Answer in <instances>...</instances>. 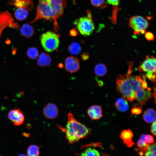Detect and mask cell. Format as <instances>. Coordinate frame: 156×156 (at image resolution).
I'll return each instance as SVG.
<instances>
[{
	"instance_id": "6da1fadb",
	"label": "cell",
	"mask_w": 156,
	"mask_h": 156,
	"mask_svg": "<svg viewBox=\"0 0 156 156\" xmlns=\"http://www.w3.org/2000/svg\"><path fill=\"white\" fill-rule=\"evenodd\" d=\"M63 10L62 0H38L36 16L29 23H33L42 19L52 21L54 31L56 32L59 29L57 20L62 15Z\"/></svg>"
},
{
	"instance_id": "7a4b0ae2",
	"label": "cell",
	"mask_w": 156,
	"mask_h": 156,
	"mask_svg": "<svg viewBox=\"0 0 156 156\" xmlns=\"http://www.w3.org/2000/svg\"><path fill=\"white\" fill-rule=\"evenodd\" d=\"M133 63V61L128 62L127 73L124 75L119 74L116 80L117 90L121 94L123 98L131 102L136 98V94L133 91L135 76L131 75Z\"/></svg>"
},
{
	"instance_id": "3957f363",
	"label": "cell",
	"mask_w": 156,
	"mask_h": 156,
	"mask_svg": "<svg viewBox=\"0 0 156 156\" xmlns=\"http://www.w3.org/2000/svg\"><path fill=\"white\" fill-rule=\"evenodd\" d=\"M62 129L65 133L66 139L70 144L86 138L91 131L90 129L75 119L73 114L71 113H69L68 114L66 128Z\"/></svg>"
},
{
	"instance_id": "277c9868",
	"label": "cell",
	"mask_w": 156,
	"mask_h": 156,
	"mask_svg": "<svg viewBox=\"0 0 156 156\" xmlns=\"http://www.w3.org/2000/svg\"><path fill=\"white\" fill-rule=\"evenodd\" d=\"M59 37L58 34L51 31L42 34L40 36V40L44 50L50 52L56 49L59 45Z\"/></svg>"
},
{
	"instance_id": "5b68a950",
	"label": "cell",
	"mask_w": 156,
	"mask_h": 156,
	"mask_svg": "<svg viewBox=\"0 0 156 156\" xmlns=\"http://www.w3.org/2000/svg\"><path fill=\"white\" fill-rule=\"evenodd\" d=\"M87 15L81 17L75 22L77 28L82 35L87 36L91 34L94 29L91 12L87 11Z\"/></svg>"
},
{
	"instance_id": "8992f818",
	"label": "cell",
	"mask_w": 156,
	"mask_h": 156,
	"mask_svg": "<svg viewBox=\"0 0 156 156\" xmlns=\"http://www.w3.org/2000/svg\"><path fill=\"white\" fill-rule=\"evenodd\" d=\"M148 21L143 17L139 15L131 17L129 21V25L135 32V34L140 32L144 34L149 26Z\"/></svg>"
},
{
	"instance_id": "52a82bcc",
	"label": "cell",
	"mask_w": 156,
	"mask_h": 156,
	"mask_svg": "<svg viewBox=\"0 0 156 156\" xmlns=\"http://www.w3.org/2000/svg\"><path fill=\"white\" fill-rule=\"evenodd\" d=\"M14 20L11 14L8 12H0V37L3 30L6 28L10 27L19 29V24L14 22Z\"/></svg>"
},
{
	"instance_id": "ba28073f",
	"label": "cell",
	"mask_w": 156,
	"mask_h": 156,
	"mask_svg": "<svg viewBox=\"0 0 156 156\" xmlns=\"http://www.w3.org/2000/svg\"><path fill=\"white\" fill-rule=\"evenodd\" d=\"M156 59L153 55H148L144 62L138 68L141 72L149 71L156 73Z\"/></svg>"
},
{
	"instance_id": "9c48e42d",
	"label": "cell",
	"mask_w": 156,
	"mask_h": 156,
	"mask_svg": "<svg viewBox=\"0 0 156 156\" xmlns=\"http://www.w3.org/2000/svg\"><path fill=\"white\" fill-rule=\"evenodd\" d=\"M8 4L14 6L16 9H25L29 12L34 6L32 0H10Z\"/></svg>"
},
{
	"instance_id": "30bf717a",
	"label": "cell",
	"mask_w": 156,
	"mask_h": 156,
	"mask_svg": "<svg viewBox=\"0 0 156 156\" xmlns=\"http://www.w3.org/2000/svg\"><path fill=\"white\" fill-rule=\"evenodd\" d=\"M8 117L16 126L22 125L24 120V117L23 113L19 109L10 110L8 114Z\"/></svg>"
},
{
	"instance_id": "8fae6325",
	"label": "cell",
	"mask_w": 156,
	"mask_h": 156,
	"mask_svg": "<svg viewBox=\"0 0 156 156\" xmlns=\"http://www.w3.org/2000/svg\"><path fill=\"white\" fill-rule=\"evenodd\" d=\"M65 67L66 70L69 73L76 72L80 68L79 60L73 56L67 57L65 61Z\"/></svg>"
},
{
	"instance_id": "7c38bea8",
	"label": "cell",
	"mask_w": 156,
	"mask_h": 156,
	"mask_svg": "<svg viewBox=\"0 0 156 156\" xmlns=\"http://www.w3.org/2000/svg\"><path fill=\"white\" fill-rule=\"evenodd\" d=\"M43 113L47 118L52 119L55 118L58 114V110L56 105L52 103L47 104L44 107Z\"/></svg>"
},
{
	"instance_id": "4fadbf2b",
	"label": "cell",
	"mask_w": 156,
	"mask_h": 156,
	"mask_svg": "<svg viewBox=\"0 0 156 156\" xmlns=\"http://www.w3.org/2000/svg\"><path fill=\"white\" fill-rule=\"evenodd\" d=\"M87 113L88 116L94 120L100 119L103 116L101 107L99 105L91 106L88 109Z\"/></svg>"
},
{
	"instance_id": "5bb4252c",
	"label": "cell",
	"mask_w": 156,
	"mask_h": 156,
	"mask_svg": "<svg viewBox=\"0 0 156 156\" xmlns=\"http://www.w3.org/2000/svg\"><path fill=\"white\" fill-rule=\"evenodd\" d=\"M133 136V133L131 131L130 129H127L124 130L122 131L120 137L127 146L130 147L134 144L132 140Z\"/></svg>"
},
{
	"instance_id": "9a60e30c",
	"label": "cell",
	"mask_w": 156,
	"mask_h": 156,
	"mask_svg": "<svg viewBox=\"0 0 156 156\" xmlns=\"http://www.w3.org/2000/svg\"><path fill=\"white\" fill-rule=\"evenodd\" d=\"M20 32L25 38L29 39L33 35L34 29L30 24L26 23L23 25L20 28Z\"/></svg>"
},
{
	"instance_id": "2e32d148",
	"label": "cell",
	"mask_w": 156,
	"mask_h": 156,
	"mask_svg": "<svg viewBox=\"0 0 156 156\" xmlns=\"http://www.w3.org/2000/svg\"><path fill=\"white\" fill-rule=\"evenodd\" d=\"M51 60L50 55L47 53H42L39 56L37 64L40 66H49L51 64Z\"/></svg>"
},
{
	"instance_id": "e0dca14e",
	"label": "cell",
	"mask_w": 156,
	"mask_h": 156,
	"mask_svg": "<svg viewBox=\"0 0 156 156\" xmlns=\"http://www.w3.org/2000/svg\"><path fill=\"white\" fill-rule=\"evenodd\" d=\"M155 111L152 108H149L144 112L143 118L144 120L148 123H151L155 120Z\"/></svg>"
},
{
	"instance_id": "ac0fdd59",
	"label": "cell",
	"mask_w": 156,
	"mask_h": 156,
	"mask_svg": "<svg viewBox=\"0 0 156 156\" xmlns=\"http://www.w3.org/2000/svg\"><path fill=\"white\" fill-rule=\"evenodd\" d=\"M115 106L118 110L122 112H126L129 108L127 102L123 98H120L117 100Z\"/></svg>"
},
{
	"instance_id": "d6986e66",
	"label": "cell",
	"mask_w": 156,
	"mask_h": 156,
	"mask_svg": "<svg viewBox=\"0 0 156 156\" xmlns=\"http://www.w3.org/2000/svg\"><path fill=\"white\" fill-rule=\"evenodd\" d=\"M29 12L25 9H16L14 11V16L17 20L23 21L27 17Z\"/></svg>"
},
{
	"instance_id": "ffe728a7",
	"label": "cell",
	"mask_w": 156,
	"mask_h": 156,
	"mask_svg": "<svg viewBox=\"0 0 156 156\" xmlns=\"http://www.w3.org/2000/svg\"><path fill=\"white\" fill-rule=\"evenodd\" d=\"M94 72L96 75L99 76H103L107 73V68L103 64H98L94 67Z\"/></svg>"
},
{
	"instance_id": "44dd1931",
	"label": "cell",
	"mask_w": 156,
	"mask_h": 156,
	"mask_svg": "<svg viewBox=\"0 0 156 156\" xmlns=\"http://www.w3.org/2000/svg\"><path fill=\"white\" fill-rule=\"evenodd\" d=\"M81 50L80 45L77 42L72 43L69 46L68 51L72 54L76 55L79 53Z\"/></svg>"
},
{
	"instance_id": "7402d4cb",
	"label": "cell",
	"mask_w": 156,
	"mask_h": 156,
	"mask_svg": "<svg viewBox=\"0 0 156 156\" xmlns=\"http://www.w3.org/2000/svg\"><path fill=\"white\" fill-rule=\"evenodd\" d=\"M28 156H38L40 154L39 148L37 145L32 144L28 147L27 151Z\"/></svg>"
},
{
	"instance_id": "603a6c76",
	"label": "cell",
	"mask_w": 156,
	"mask_h": 156,
	"mask_svg": "<svg viewBox=\"0 0 156 156\" xmlns=\"http://www.w3.org/2000/svg\"><path fill=\"white\" fill-rule=\"evenodd\" d=\"M27 56L30 59L35 60L38 55V51L36 47H31L28 48L27 51Z\"/></svg>"
},
{
	"instance_id": "cb8c5ba5",
	"label": "cell",
	"mask_w": 156,
	"mask_h": 156,
	"mask_svg": "<svg viewBox=\"0 0 156 156\" xmlns=\"http://www.w3.org/2000/svg\"><path fill=\"white\" fill-rule=\"evenodd\" d=\"M82 156H99L100 154L98 151L94 149L89 148L81 153Z\"/></svg>"
},
{
	"instance_id": "d4e9b609",
	"label": "cell",
	"mask_w": 156,
	"mask_h": 156,
	"mask_svg": "<svg viewBox=\"0 0 156 156\" xmlns=\"http://www.w3.org/2000/svg\"><path fill=\"white\" fill-rule=\"evenodd\" d=\"M156 143L149 144L147 150L144 154L146 156H155L156 154Z\"/></svg>"
},
{
	"instance_id": "484cf974",
	"label": "cell",
	"mask_w": 156,
	"mask_h": 156,
	"mask_svg": "<svg viewBox=\"0 0 156 156\" xmlns=\"http://www.w3.org/2000/svg\"><path fill=\"white\" fill-rule=\"evenodd\" d=\"M149 144L145 142L140 138L137 142V147L140 149V151L143 152H145L146 151Z\"/></svg>"
},
{
	"instance_id": "4316f807",
	"label": "cell",
	"mask_w": 156,
	"mask_h": 156,
	"mask_svg": "<svg viewBox=\"0 0 156 156\" xmlns=\"http://www.w3.org/2000/svg\"><path fill=\"white\" fill-rule=\"evenodd\" d=\"M140 138L148 144L153 143L155 141L153 137L149 134H142Z\"/></svg>"
},
{
	"instance_id": "83f0119b",
	"label": "cell",
	"mask_w": 156,
	"mask_h": 156,
	"mask_svg": "<svg viewBox=\"0 0 156 156\" xmlns=\"http://www.w3.org/2000/svg\"><path fill=\"white\" fill-rule=\"evenodd\" d=\"M142 111V105H140L137 106L135 105L131 110V115L133 114L139 115L141 114Z\"/></svg>"
},
{
	"instance_id": "f1b7e54d",
	"label": "cell",
	"mask_w": 156,
	"mask_h": 156,
	"mask_svg": "<svg viewBox=\"0 0 156 156\" xmlns=\"http://www.w3.org/2000/svg\"><path fill=\"white\" fill-rule=\"evenodd\" d=\"M146 77L153 82H156V73L151 71L147 72L146 75Z\"/></svg>"
},
{
	"instance_id": "f546056e",
	"label": "cell",
	"mask_w": 156,
	"mask_h": 156,
	"mask_svg": "<svg viewBox=\"0 0 156 156\" xmlns=\"http://www.w3.org/2000/svg\"><path fill=\"white\" fill-rule=\"evenodd\" d=\"M104 2L105 0H90L91 4L96 7H99L101 6Z\"/></svg>"
},
{
	"instance_id": "4dcf8cb0",
	"label": "cell",
	"mask_w": 156,
	"mask_h": 156,
	"mask_svg": "<svg viewBox=\"0 0 156 156\" xmlns=\"http://www.w3.org/2000/svg\"><path fill=\"white\" fill-rule=\"evenodd\" d=\"M145 37L148 40L152 41L154 40V36L153 34L151 32H148L146 33Z\"/></svg>"
},
{
	"instance_id": "1f68e13d",
	"label": "cell",
	"mask_w": 156,
	"mask_h": 156,
	"mask_svg": "<svg viewBox=\"0 0 156 156\" xmlns=\"http://www.w3.org/2000/svg\"><path fill=\"white\" fill-rule=\"evenodd\" d=\"M156 120L153 122L151 126V132L154 136L156 135Z\"/></svg>"
},
{
	"instance_id": "d6a6232c",
	"label": "cell",
	"mask_w": 156,
	"mask_h": 156,
	"mask_svg": "<svg viewBox=\"0 0 156 156\" xmlns=\"http://www.w3.org/2000/svg\"><path fill=\"white\" fill-rule=\"evenodd\" d=\"M108 3L113 5L117 6L120 2V0H107Z\"/></svg>"
},
{
	"instance_id": "836d02e7",
	"label": "cell",
	"mask_w": 156,
	"mask_h": 156,
	"mask_svg": "<svg viewBox=\"0 0 156 156\" xmlns=\"http://www.w3.org/2000/svg\"><path fill=\"white\" fill-rule=\"evenodd\" d=\"M89 54L86 52L84 53L81 55V59L83 60H86L89 58Z\"/></svg>"
},
{
	"instance_id": "e575fe53",
	"label": "cell",
	"mask_w": 156,
	"mask_h": 156,
	"mask_svg": "<svg viewBox=\"0 0 156 156\" xmlns=\"http://www.w3.org/2000/svg\"><path fill=\"white\" fill-rule=\"evenodd\" d=\"M70 35L73 36H75L77 35V33L75 30H72L70 31Z\"/></svg>"
},
{
	"instance_id": "d590c367",
	"label": "cell",
	"mask_w": 156,
	"mask_h": 156,
	"mask_svg": "<svg viewBox=\"0 0 156 156\" xmlns=\"http://www.w3.org/2000/svg\"><path fill=\"white\" fill-rule=\"evenodd\" d=\"M97 83L98 85L100 86H102L103 85V83L102 81L101 80H98Z\"/></svg>"
},
{
	"instance_id": "8d00e7d4",
	"label": "cell",
	"mask_w": 156,
	"mask_h": 156,
	"mask_svg": "<svg viewBox=\"0 0 156 156\" xmlns=\"http://www.w3.org/2000/svg\"><path fill=\"white\" fill-rule=\"evenodd\" d=\"M23 135L26 137H28L29 136L30 134L29 133H22Z\"/></svg>"
},
{
	"instance_id": "74e56055",
	"label": "cell",
	"mask_w": 156,
	"mask_h": 156,
	"mask_svg": "<svg viewBox=\"0 0 156 156\" xmlns=\"http://www.w3.org/2000/svg\"><path fill=\"white\" fill-rule=\"evenodd\" d=\"M63 66V64L62 63H60L58 65V66L59 68H62Z\"/></svg>"
},
{
	"instance_id": "f35d334b",
	"label": "cell",
	"mask_w": 156,
	"mask_h": 156,
	"mask_svg": "<svg viewBox=\"0 0 156 156\" xmlns=\"http://www.w3.org/2000/svg\"><path fill=\"white\" fill-rule=\"evenodd\" d=\"M139 155L141 156L143 155V152L141 151L139 152Z\"/></svg>"
}]
</instances>
